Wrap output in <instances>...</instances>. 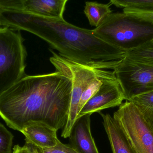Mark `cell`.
Segmentation results:
<instances>
[{
    "label": "cell",
    "instance_id": "6da1fadb",
    "mask_svg": "<svg viewBox=\"0 0 153 153\" xmlns=\"http://www.w3.org/2000/svg\"><path fill=\"white\" fill-rule=\"evenodd\" d=\"M72 86L71 78L58 71L26 75L0 96V116L19 132L31 121L58 131L67 122Z\"/></svg>",
    "mask_w": 153,
    "mask_h": 153
},
{
    "label": "cell",
    "instance_id": "7a4b0ae2",
    "mask_svg": "<svg viewBox=\"0 0 153 153\" xmlns=\"http://www.w3.org/2000/svg\"><path fill=\"white\" fill-rule=\"evenodd\" d=\"M1 22L2 27L32 33L58 51L61 56L94 69L113 71L127 55L126 52L96 37L93 30L76 27L64 19L7 10L2 14Z\"/></svg>",
    "mask_w": 153,
    "mask_h": 153
},
{
    "label": "cell",
    "instance_id": "3957f363",
    "mask_svg": "<svg viewBox=\"0 0 153 153\" xmlns=\"http://www.w3.org/2000/svg\"><path fill=\"white\" fill-rule=\"evenodd\" d=\"M97 37L128 53L153 39V23L122 13H111L93 30Z\"/></svg>",
    "mask_w": 153,
    "mask_h": 153
},
{
    "label": "cell",
    "instance_id": "277c9868",
    "mask_svg": "<svg viewBox=\"0 0 153 153\" xmlns=\"http://www.w3.org/2000/svg\"><path fill=\"white\" fill-rule=\"evenodd\" d=\"M24 41L19 31L0 28V96L27 75Z\"/></svg>",
    "mask_w": 153,
    "mask_h": 153
},
{
    "label": "cell",
    "instance_id": "5b68a950",
    "mask_svg": "<svg viewBox=\"0 0 153 153\" xmlns=\"http://www.w3.org/2000/svg\"><path fill=\"white\" fill-rule=\"evenodd\" d=\"M49 50L53 54L50 58V61L55 67L56 71L67 75L72 81V92L68 119L62 133V137L67 138L70 137L72 128L76 121L82 94L102 69H94L68 60L53 50Z\"/></svg>",
    "mask_w": 153,
    "mask_h": 153
},
{
    "label": "cell",
    "instance_id": "8992f818",
    "mask_svg": "<svg viewBox=\"0 0 153 153\" xmlns=\"http://www.w3.org/2000/svg\"><path fill=\"white\" fill-rule=\"evenodd\" d=\"M137 153H153V133L143 112L132 102L126 101L113 114Z\"/></svg>",
    "mask_w": 153,
    "mask_h": 153
},
{
    "label": "cell",
    "instance_id": "52a82bcc",
    "mask_svg": "<svg viewBox=\"0 0 153 153\" xmlns=\"http://www.w3.org/2000/svg\"><path fill=\"white\" fill-rule=\"evenodd\" d=\"M113 72L126 101L153 91V61L127 54Z\"/></svg>",
    "mask_w": 153,
    "mask_h": 153
},
{
    "label": "cell",
    "instance_id": "ba28073f",
    "mask_svg": "<svg viewBox=\"0 0 153 153\" xmlns=\"http://www.w3.org/2000/svg\"><path fill=\"white\" fill-rule=\"evenodd\" d=\"M124 100H126L125 95L114 74L103 81L99 90L78 113L76 119L85 115L100 113L103 110L120 106Z\"/></svg>",
    "mask_w": 153,
    "mask_h": 153
},
{
    "label": "cell",
    "instance_id": "9c48e42d",
    "mask_svg": "<svg viewBox=\"0 0 153 153\" xmlns=\"http://www.w3.org/2000/svg\"><path fill=\"white\" fill-rule=\"evenodd\" d=\"M91 115L76 119L72 128L71 145L77 153H99L91 132Z\"/></svg>",
    "mask_w": 153,
    "mask_h": 153
},
{
    "label": "cell",
    "instance_id": "30bf717a",
    "mask_svg": "<svg viewBox=\"0 0 153 153\" xmlns=\"http://www.w3.org/2000/svg\"><path fill=\"white\" fill-rule=\"evenodd\" d=\"M57 131L45 123L31 121L25 124L20 132L26 137V142L39 148H48L57 144Z\"/></svg>",
    "mask_w": 153,
    "mask_h": 153
},
{
    "label": "cell",
    "instance_id": "8fae6325",
    "mask_svg": "<svg viewBox=\"0 0 153 153\" xmlns=\"http://www.w3.org/2000/svg\"><path fill=\"white\" fill-rule=\"evenodd\" d=\"M68 0H21L20 10L38 16L63 19Z\"/></svg>",
    "mask_w": 153,
    "mask_h": 153
},
{
    "label": "cell",
    "instance_id": "7c38bea8",
    "mask_svg": "<svg viewBox=\"0 0 153 153\" xmlns=\"http://www.w3.org/2000/svg\"><path fill=\"white\" fill-rule=\"evenodd\" d=\"M112 153H137L117 122L109 114L100 113Z\"/></svg>",
    "mask_w": 153,
    "mask_h": 153
},
{
    "label": "cell",
    "instance_id": "4fadbf2b",
    "mask_svg": "<svg viewBox=\"0 0 153 153\" xmlns=\"http://www.w3.org/2000/svg\"><path fill=\"white\" fill-rule=\"evenodd\" d=\"M110 3L128 15L153 14V0H111Z\"/></svg>",
    "mask_w": 153,
    "mask_h": 153
},
{
    "label": "cell",
    "instance_id": "5bb4252c",
    "mask_svg": "<svg viewBox=\"0 0 153 153\" xmlns=\"http://www.w3.org/2000/svg\"><path fill=\"white\" fill-rule=\"evenodd\" d=\"M111 4L100 3L97 2H85L84 12L91 26L97 28L112 13L110 8Z\"/></svg>",
    "mask_w": 153,
    "mask_h": 153
},
{
    "label": "cell",
    "instance_id": "9a60e30c",
    "mask_svg": "<svg viewBox=\"0 0 153 153\" xmlns=\"http://www.w3.org/2000/svg\"><path fill=\"white\" fill-rule=\"evenodd\" d=\"M113 71L101 70L97 76L88 84L82 94L78 107V114L90 99L97 92L106 78L114 75ZM78 115V114H77Z\"/></svg>",
    "mask_w": 153,
    "mask_h": 153
},
{
    "label": "cell",
    "instance_id": "2e32d148",
    "mask_svg": "<svg viewBox=\"0 0 153 153\" xmlns=\"http://www.w3.org/2000/svg\"><path fill=\"white\" fill-rule=\"evenodd\" d=\"M25 145L30 153H77L71 146L62 143L59 140L56 146L50 148H39L27 142Z\"/></svg>",
    "mask_w": 153,
    "mask_h": 153
},
{
    "label": "cell",
    "instance_id": "e0dca14e",
    "mask_svg": "<svg viewBox=\"0 0 153 153\" xmlns=\"http://www.w3.org/2000/svg\"><path fill=\"white\" fill-rule=\"evenodd\" d=\"M13 136L0 123V153H12Z\"/></svg>",
    "mask_w": 153,
    "mask_h": 153
},
{
    "label": "cell",
    "instance_id": "ac0fdd59",
    "mask_svg": "<svg viewBox=\"0 0 153 153\" xmlns=\"http://www.w3.org/2000/svg\"><path fill=\"white\" fill-rule=\"evenodd\" d=\"M127 54L132 57L153 61V44L150 41L146 42L137 48L128 52Z\"/></svg>",
    "mask_w": 153,
    "mask_h": 153
},
{
    "label": "cell",
    "instance_id": "d6986e66",
    "mask_svg": "<svg viewBox=\"0 0 153 153\" xmlns=\"http://www.w3.org/2000/svg\"><path fill=\"white\" fill-rule=\"evenodd\" d=\"M128 101L132 102L141 109L153 110V91L138 94Z\"/></svg>",
    "mask_w": 153,
    "mask_h": 153
},
{
    "label": "cell",
    "instance_id": "ffe728a7",
    "mask_svg": "<svg viewBox=\"0 0 153 153\" xmlns=\"http://www.w3.org/2000/svg\"><path fill=\"white\" fill-rule=\"evenodd\" d=\"M16 5V0H0V28L2 27L1 22V18L2 13L6 10H14Z\"/></svg>",
    "mask_w": 153,
    "mask_h": 153
},
{
    "label": "cell",
    "instance_id": "44dd1931",
    "mask_svg": "<svg viewBox=\"0 0 153 153\" xmlns=\"http://www.w3.org/2000/svg\"><path fill=\"white\" fill-rule=\"evenodd\" d=\"M153 133V110L141 109Z\"/></svg>",
    "mask_w": 153,
    "mask_h": 153
},
{
    "label": "cell",
    "instance_id": "7402d4cb",
    "mask_svg": "<svg viewBox=\"0 0 153 153\" xmlns=\"http://www.w3.org/2000/svg\"><path fill=\"white\" fill-rule=\"evenodd\" d=\"M128 15L153 23V14H136Z\"/></svg>",
    "mask_w": 153,
    "mask_h": 153
},
{
    "label": "cell",
    "instance_id": "603a6c76",
    "mask_svg": "<svg viewBox=\"0 0 153 153\" xmlns=\"http://www.w3.org/2000/svg\"><path fill=\"white\" fill-rule=\"evenodd\" d=\"M12 153H30L27 147L24 145L21 147L19 145L15 146L13 149Z\"/></svg>",
    "mask_w": 153,
    "mask_h": 153
},
{
    "label": "cell",
    "instance_id": "cb8c5ba5",
    "mask_svg": "<svg viewBox=\"0 0 153 153\" xmlns=\"http://www.w3.org/2000/svg\"><path fill=\"white\" fill-rule=\"evenodd\" d=\"M150 42H151V43H152V44H153V39L152 40H151V41H150Z\"/></svg>",
    "mask_w": 153,
    "mask_h": 153
}]
</instances>
